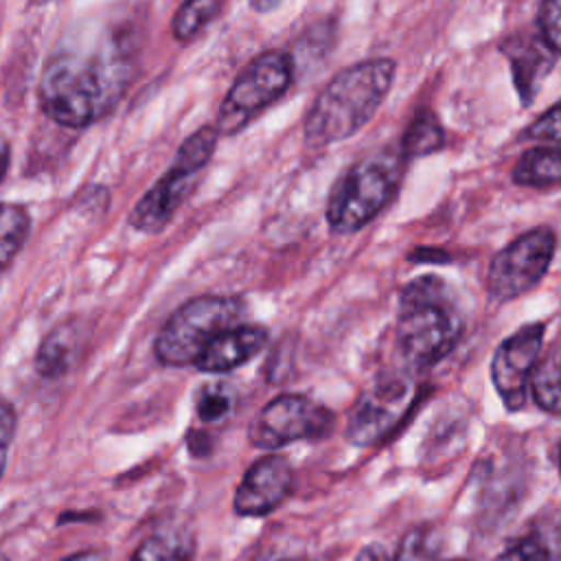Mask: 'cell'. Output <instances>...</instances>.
<instances>
[{"mask_svg":"<svg viewBox=\"0 0 561 561\" xmlns=\"http://www.w3.org/2000/svg\"><path fill=\"white\" fill-rule=\"evenodd\" d=\"M412 403L410 383L386 379L368 388L355 403L346 423V438L357 447H368L386 438L403 419Z\"/></svg>","mask_w":561,"mask_h":561,"instance_id":"obj_11","label":"cell"},{"mask_svg":"<svg viewBox=\"0 0 561 561\" xmlns=\"http://www.w3.org/2000/svg\"><path fill=\"white\" fill-rule=\"evenodd\" d=\"M219 134L215 127L193 131L178 149L164 175L138 199L129 213V226L142 234H156L167 228L178 208L191 197L202 171L215 153Z\"/></svg>","mask_w":561,"mask_h":561,"instance_id":"obj_6","label":"cell"},{"mask_svg":"<svg viewBox=\"0 0 561 561\" xmlns=\"http://www.w3.org/2000/svg\"><path fill=\"white\" fill-rule=\"evenodd\" d=\"M267 344V329L259 324H237L221 331L199 355L195 368L202 373H228L248 364Z\"/></svg>","mask_w":561,"mask_h":561,"instance_id":"obj_14","label":"cell"},{"mask_svg":"<svg viewBox=\"0 0 561 561\" xmlns=\"http://www.w3.org/2000/svg\"><path fill=\"white\" fill-rule=\"evenodd\" d=\"M9 160H11V149H9L7 138L0 134V182H2V180H4V175H7Z\"/></svg>","mask_w":561,"mask_h":561,"instance_id":"obj_30","label":"cell"},{"mask_svg":"<svg viewBox=\"0 0 561 561\" xmlns=\"http://www.w3.org/2000/svg\"><path fill=\"white\" fill-rule=\"evenodd\" d=\"M513 182L519 186L561 184V149L533 147L524 151L513 167Z\"/></svg>","mask_w":561,"mask_h":561,"instance_id":"obj_15","label":"cell"},{"mask_svg":"<svg viewBox=\"0 0 561 561\" xmlns=\"http://www.w3.org/2000/svg\"><path fill=\"white\" fill-rule=\"evenodd\" d=\"M335 416L305 394H278L256 414L248 438L259 449H278L296 440H318L333 430Z\"/></svg>","mask_w":561,"mask_h":561,"instance_id":"obj_9","label":"cell"},{"mask_svg":"<svg viewBox=\"0 0 561 561\" xmlns=\"http://www.w3.org/2000/svg\"><path fill=\"white\" fill-rule=\"evenodd\" d=\"M554 248L557 234L548 226H537L513 239L489 263V296L497 302H506L530 291L548 272Z\"/></svg>","mask_w":561,"mask_h":561,"instance_id":"obj_8","label":"cell"},{"mask_svg":"<svg viewBox=\"0 0 561 561\" xmlns=\"http://www.w3.org/2000/svg\"><path fill=\"white\" fill-rule=\"evenodd\" d=\"M497 561H552V548L539 533H528L513 541Z\"/></svg>","mask_w":561,"mask_h":561,"instance_id":"obj_24","label":"cell"},{"mask_svg":"<svg viewBox=\"0 0 561 561\" xmlns=\"http://www.w3.org/2000/svg\"><path fill=\"white\" fill-rule=\"evenodd\" d=\"M131 81V53L112 35L55 50L39 77V105L61 127L81 129L114 110Z\"/></svg>","mask_w":561,"mask_h":561,"instance_id":"obj_1","label":"cell"},{"mask_svg":"<svg viewBox=\"0 0 561 561\" xmlns=\"http://www.w3.org/2000/svg\"><path fill=\"white\" fill-rule=\"evenodd\" d=\"M195 552V539L182 528L160 530L147 537L131 561H191Z\"/></svg>","mask_w":561,"mask_h":561,"instance_id":"obj_18","label":"cell"},{"mask_svg":"<svg viewBox=\"0 0 561 561\" xmlns=\"http://www.w3.org/2000/svg\"><path fill=\"white\" fill-rule=\"evenodd\" d=\"M445 145V131L438 116L432 110H421L410 121L408 129L401 138V156L403 160H414L438 151Z\"/></svg>","mask_w":561,"mask_h":561,"instance_id":"obj_17","label":"cell"},{"mask_svg":"<svg viewBox=\"0 0 561 561\" xmlns=\"http://www.w3.org/2000/svg\"><path fill=\"white\" fill-rule=\"evenodd\" d=\"M75 348H77V331L70 324L55 327L42 340L35 353V370L48 379L61 377L75 359Z\"/></svg>","mask_w":561,"mask_h":561,"instance_id":"obj_16","label":"cell"},{"mask_svg":"<svg viewBox=\"0 0 561 561\" xmlns=\"http://www.w3.org/2000/svg\"><path fill=\"white\" fill-rule=\"evenodd\" d=\"M465 322L438 276L410 280L399 298L394 342L412 368H430L445 359L458 344Z\"/></svg>","mask_w":561,"mask_h":561,"instance_id":"obj_3","label":"cell"},{"mask_svg":"<svg viewBox=\"0 0 561 561\" xmlns=\"http://www.w3.org/2000/svg\"><path fill=\"white\" fill-rule=\"evenodd\" d=\"M500 48L506 55V59L511 61L513 81L522 96V103L528 105L533 101V96L537 94L539 83L552 70L557 53L546 44V39L541 35H533V33L513 35V37L504 39V44Z\"/></svg>","mask_w":561,"mask_h":561,"instance_id":"obj_13","label":"cell"},{"mask_svg":"<svg viewBox=\"0 0 561 561\" xmlns=\"http://www.w3.org/2000/svg\"><path fill=\"white\" fill-rule=\"evenodd\" d=\"M15 425H18V416H15V408L0 399V478L2 471L7 467V458H9V447L15 434Z\"/></svg>","mask_w":561,"mask_h":561,"instance_id":"obj_27","label":"cell"},{"mask_svg":"<svg viewBox=\"0 0 561 561\" xmlns=\"http://www.w3.org/2000/svg\"><path fill=\"white\" fill-rule=\"evenodd\" d=\"M291 465L285 456L272 454L256 460L241 478L232 508L241 517H263L276 511L291 493Z\"/></svg>","mask_w":561,"mask_h":561,"instance_id":"obj_12","label":"cell"},{"mask_svg":"<svg viewBox=\"0 0 561 561\" xmlns=\"http://www.w3.org/2000/svg\"><path fill=\"white\" fill-rule=\"evenodd\" d=\"M28 230L31 217L22 204H0V272L22 250Z\"/></svg>","mask_w":561,"mask_h":561,"instance_id":"obj_21","label":"cell"},{"mask_svg":"<svg viewBox=\"0 0 561 561\" xmlns=\"http://www.w3.org/2000/svg\"><path fill=\"white\" fill-rule=\"evenodd\" d=\"M234 405V392L228 383H206L195 403V412L204 423H217L230 414Z\"/></svg>","mask_w":561,"mask_h":561,"instance_id":"obj_22","label":"cell"},{"mask_svg":"<svg viewBox=\"0 0 561 561\" xmlns=\"http://www.w3.org/2000/svg\"><path fill=\"white\" fill-rule=\"evenodd\" d=\"M353 561H390V557L381 543H368L355 554Z\"/></svg>","mask_w":561,"mask_h":561,"instance_id":"obj_28","label":"cell"},{"mask_svg":"<svg viewBox=\"0 0 561 561\" xmlns=\"http://www.w3.org/2000/svg\"><path fill=\"white\" fill-rule=\"evenodd\" d=\"M245 302L239 296L204 294L182 302L156 335L153 353L162 366H188L226 329L241 324Z\"/></svg>","mask_w":561,"mask_h":561,"instance_id":"obj_5","label":"cell"},{"mask_svg":"<svg viewBox=\"0 0 561 561\" xmlns=\"http://www.w3.org/2000/svg\"><path fill=\"white\" fill-rule=\"evenodd\" d=\"M447 561H467V559H447Z\"/></svg>","mask_w":561,"mask_h":561,"instance_id":"obj_32","label":"cell"},{"mask_svg":"<svg viewBox=\"0 0 561 561\" xmlns=\"http://www.w3.org/2000/svg\"><path fill=\"white\" fill-rule=\"evenodd\" d=\"M526 140L541 142H561V101L546 110L539 118H535L522 134Z\"/></svg>","mask_w":561,"mask_h":561,"instance_id":"obj_26","label":"cell"},{"mask_svg":"<svg viewBox=\"0 0 561 561\" xmlns=\"http://www.w3.org/2000/svg\"><path fill=\"white\" fill-rule=\"evenodd\" d=\"M537 26L546 44L561 55V0H541Z\"/></svg>","mask_w":561,"mask_h":561,"instance_id":"obj_25","label":"cell"},{"mask_svg":"<svg viewBox=\"0 0 561 561\" xmlns=\"http://www.w3.org/2000/svg\"><path fill=\"white\" fill-rule=\"evenodd\" d=\"M546 324L535 322L517 329L500 342L491 359V381L508 412L522 410L530 386V375L539 362Z\"/></svg>","mask_w":561,"mask_h":561,"instance_id":"obj_10","label":"cell"},{"mask_svg":"<svg viewBox=\"0 0 561 561\" xmlns=\"http://www.w3.org/2000/svg\"><path fill=\"white\" fill-rule=\"evenodd\" d=\"M59 561H105V557L99 550H81V552L68 554V557H64Z\"/></svg>","mask_w":561,"mask_h":561,"instance_id":"obj_29","label":"cell"},{"mask_svg":"<svg viewBox=\"0 0 561 561\" xmlns=\"http://www.w3.org/2000/svg\"><path fill=\"white\" fill-rule=\"evenodd\" d=\"M559 467H561V454H559Z\"/></svg>","mask_w":561,"mask_h":561,"instance_id":"obj_34","label":"cell"},{"mask_svg":"<svg viewBox=\"0 0 561 561\" xmlns=\"http://www.w3.org/2000/svg\"><path fill=\"white\" fill-rule=\"evenodd\" d=\"M294 81V61L285 50H263L232 81L226 92L215 129L230 136L250 125L263 110L276 103Z\"/></svg>","mask_w":561,"mask_h":561,"instance_id":"obj_7","label":"cell"},{"mask_svg":"<svg viewBox=\"0 0 561 561\" xmlns=\"http://www.w3.org/2000/svg\"><path fill=\"white\" fill-rule=\"evenodd\" d=\"M394 70L392 59L375 57L335 72L305 116L307 145L324 147L359 131L390 92Z\"/></svg>","mask_w":561,"mask_h":561,"instance_id":"obj_2","label":"cell"},{"mask_svg":"<svg viewBox=\"0 0 561 561\" xmlns=\"http://www.w3.org/2000/svg\"><path fill=\"white\" fill-rule=\"evenodd\" d=\"M403 162L401 151L379 149L348 167L329 195L327 224L331 232L353 234L368 226L394 197Z\"/></svg>","mask_w":561,"mask_h":561,"instance_id":"obj_4","label":"cell"},{"mask_svg":"<svg viewBox=\"0 0 561 561\" xmlns=\"http://www.w3.org/2000/svg\"><path fill=\"white\" fill-rule=\"evenodd\" d=\"M291 561H307V559H291Z\"/></svg>","mask_w":561,"mask_h":561,"instance_id":"obj_33","label":"cell"},{"mask_svg":"<svg viewBox=\"0 0 561 561\" xmlns=\"http://www.w3.org/2000/svg\"><path fill=\"white\" fill-rule=\"evenodd\" d=\"M528 388L543 412L561 414V355H550L537 362Z\"/></svg>","mask_w":561,"mask_h":561,"instance_id":"obj_20","label":"cell"},{"mask_svg":"<svg viewBox=\"0 0 561 561\" xmlns=\"http://www.w3.org/2000/svg\"><path fill=\"white\" fill-rule=\"evenodd\" d=\"M224 4L226 0H184L171 20L173 37L188 44L221 13Z\"/></svg>","mask_w":561,"mask_h":561,"instance_id":"obj_19","label":"cell"},{"mask_svg":"<svg viewBox=\"0 0 561 561\" xmlns=\"http://www.w3.org/2000/svg\"><path fill=\"white\" fill-rule=\"evenodd\" d=\"M390 561H438L432 530L425 526L410 528L401 537L399 548Z\"/></svg>","mask_w":561,"mask_h":561,"instance_id":"obj_23","label":"cell"},{"mask_svg":"<svg viewBox=\"0 0 561 561\" xmlns=\"http://www.w3.org/2000/svg\"><path fill=\"white\" fill-rule=\"evenodd\" d=\"M250 4L259 11H267V9H272V4H276V0H250Z\"/></svg>","mask_w":561,"mask_h":561,"instance_id":"obj_31","label":"cell"}]
</instances>
